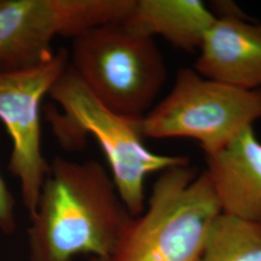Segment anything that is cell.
Returning <instances> with one entry per match:
<instances>
[{"label":"cell","mask_w":261,"mask_h":261,"mask_svg":"<svg viewBox=\"0 0 261 261\" xmlns=\"http://www.w3.org/2000/svg\"><path fill=\"white\" fill-rule=\"evenodd\" d=\"M30 218V261H111L133 217L100 163L57 157Z\"/></svg>","instance_id":"cell-1"},{"label":"cell","mask_w":261,"mask_h":261,"mask_svg":"<svg viewBox=\"0 0 261 261\" xmlns=\"http://www.w3.org/2000/svg\"><path fill=\"white\" fill-rule=\"evenodd\" d=\"M47 96L60 108L50 105L45 111L59 144L68 151H79L87 136L92 137L103 151L112 181L132 217L145 208V181L150 174L190 163L184 156L162 155L147 148L140 119L111 111L69 66Z\"/></svg>","instance_id":"cell-2"},{"label":"cell","mask_w":261,"mask_h":261,"mask_svg":"<svg viewBox=\"0 0 261 261\" xmlns=\"http://www.w3.org/2000/svg\"><path fill=\"white\" fill-rule=\"evenodd\" d=\"M222 213L207 172L190 163L160 173L147 205L133 217L111 261H199Z\"/></svg>","instance_id":"cell-3"},{"label":"cell","mask_w":261,"mask_h":261,"mask_svg":"<svg viewBox=\"0 0 261 261\" xmlns=\"http://www.w3.org/2000/svg\"><path fill=\"white\" fill-rule=\"evenodd\" d=\"M69 67L94 96L119 115L141 119L167 80V66L154 38L122 20L85 30L72 40Z\"/></svg>","instance_id":"cell-4"},{"label":"cell","mask_w":261,"mask_h":261,"mask_svg":"<svg viewBox=\"0 0 261 261\" xmlns=\"http://www.w3.org/2000/svg\"><path fill=\"white\" fill-rule=\"evenodd\" d=\"M261 119V90H244L181 68L168 95L140 120L143 138L196 140L205 155Z\"/></svg>","instance_id":"cell-5"},{"label":"cell","mask_w":261,"mask_h":261,"mask_svg":"<svg viewBox=\"0 0 261 261\" xmlns=\"http://www.w3.org/2000/svg\"><path fill=\"white\" fill-rule=\"evenodd\" d=\"M136 0H0V73L50 60L57 37L125 19Z\"/></svg>","instance_id":"cell-6"},{"label":"cell","mask_w":261,"mask_h":261,"mask_svg":"<svg viewBox=\"0 0 261 261\" xmlns=\"http://www.w3.org/2000/svg\"><path fill=\"white\" fill-rule=\"evenodd\" d=\"M69 66V53L60 48L41 65L0 73V121L12 141L8 171L19 181L29 216L37 207L49 170L43 154L41 103Z\"/></svg>","instance_id":"cell-7"},{"label":"cell","mask_w":261,"mask_h":261,"mask_svg":"<svg viewBox=\"0 0 261 261\" xmlns=\"http://www.w3.org/2000/svg\"><path fill=\"white\" fill-rule=\"evenodd\" d=\"M194 69L233 87L261 90V23L247 16L216 18L198 49Z\"/></svg>","instance_id":"cell-8"},{"label":"cell","mask_w":261,"mask_h":261,"mask_svg":"<svg viewBox=\"0 0 261 261\" xmlns=\"http://www.w3.org/2000/svg\"><path fill=\"white\" fill-rule=\"evenodd\" d=\"M206 163L222 213L261 222V141L253 127L206 155Z\"/></svg>","instance_id":"cell-9"},{"label":"cell","mask_w":261,"mask_h":261,"mask_svg":"<svg viewBox=\"0 0 261 261\" xmlns=\"http://www.w3.org/2000/svg\"><path fill=\"white\" fill-rule=\"evenodd\" d=\"M216 19L200 0H136L122 21L148 37L161 36L187 53L198 51Z\"/></svg>","instance_id":"cell-10"},{"label":"cell","mask_w":261,"mask_h":261,"mask_svg":"<svg viewBox=\"0 0 261 261\" xmlns=\"http://www.w3.org/2000/svg\"><path fill=\"white\" fill-rule=\"evenodd\" d=\"M199 261H261V222L221 213Z\"/></svg>","instance_id":"cell-11"},{"label":"cell","mask_w":261,"mask_h":261,"mask_svg":"<svg viewBox=\"0 0 261 261\" xmlns=\"http://www.w3.org/2000/svg\"><path fill=\"white\" fill-rule=\"evenodd\" d=\"M16 201L0 173V231L11 234L16 230Z\"/></svg>","instance_id":"cell-12"},{"label":"cell","mask_w":261,"mask_h":261,"mask_svg":"<svg viewBox=\"0 0 261 261\" xmlns=\"http://www.w3.org/2000/svg\"><path fill=\"white\" fill-rule=\"evenodd\" d=\"M89 261H102L100 259H97V258H94V257H90V260Z\"/></svg>","instance_id":"cell-13"}]
</instances>
